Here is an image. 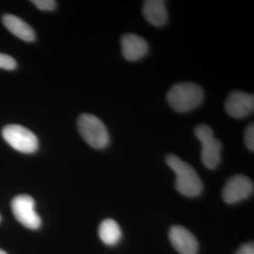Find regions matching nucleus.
<instances>
[{"label": "nucleus", "instance_id": "nucleus-18", "mask_svg": "<svg viewBox=\"0 0 254 254\" xmlns=\"http://www.w3.org/2000/svg\"><path fill=\"white\" fill-rule=\"evenodd\" d=\"M0 254H7V253H5L4 251H2V250H0Z\"/></svg>", "mask_w": 254, "mask_h": 254}, {"label": "nucleus", "instance_id": "nucleus-5", "mask_svg": "<svg viewBox=\"0 0 254 254\" xmlns=\"http://www.w3.org/2000/svg\"><path fill=\"white\" fill-rule=\"evenodd\" d=\"M2 136L9 146L23 154L35 153L39 147V140L35 134L19 125L4 127Z\"/></svg>", "mask_w": 254, "mask_h": 254}, {"label": "nucleus", "instance_id": "nucleus-9", "mask_svg": "<svg viewBox=\"0 0 254 254\" xmlns=\"http://www.w3.org/2000/svg\"><path fill=\"white\" fill-rule=\"evenodd\" d=\"M169 238L173 248L179 254H198V240L188 229L182 226H173L169 232Z\"/></svg>", "mask_w": 254, "mask_h": 254}, {"label": "nucleus", "instance_id": "nucleus-14", "mask_svg": "<svg viewBox=\"0 0 254 254\" xmlns=\"http://www.w3.org/2000/svg\"><path fill=\"white\" fill-rule=\"evenodd\" d=\"M17 66L15 60L9 55L0 53V68L4 70H14Z\"/></svg>", "mask_w": 254, "mask_h": 254}, {"label": "nucleus", "instance_id": "nucleus-17", "mask_svg": "<svg viewBox=\"0 0 254 254\" xmlns=\"http://www.w3.org/2000/svg\"><path fill=\"white\" fill-rule=\"evenodd\" d=\"M236 254H254V243H248L245 245L241 246Z\"/></svg>", "mask_w": 254, "mask_h": 254}, {"label": "nucleus", "instance_id": "nucleus-4", "mask_svg": "<svg viewBox=\"0 0 254 254\" xmlns=\"http://www.w3.org/2000/svg\"><path fill=\"white\" fill-rule=\"evenodd\" d=\"M195 136L201 144V161L209 170H215L220 162L221 142L214 136V132L207 125L195 128Z\"/></svg>", "mask_w": 254, "mask_h": 254}, {"label": "nucleus", "instance_id": "nucleus-1", "mask_svg": "<svg viewBox=\"0 0 254 254\" xmlns=\"http://www.w3.org/2000/svg\"><path fill=\"white\" fill-rule=\"evenodd\" d=\"M166 162L175 173V189L179 193L186 197L200 195L203 190V185L193 167L174 154L167 155Z\"/></svg>", "mask_w": 254, "mask_h": 254}, {"label": "nucleus", "instance_id": "nucleus-8", "mask_svg": "<svg viewBox=\"0 0 254 254\" xmlns=\"http://www.w3.org/2000/svg\"><path fill=\"white\" fill-rule=\"evenodd\" d=\"M225 109L234 118H245L254 112V96L242 91H235L228 97Z\"/></svg>", "mask_w": 254, "mask_h": 254}, {"label": "nucleus", "instance_id": "nucleus-19", "mask_svg": "<svg viewBox=\"0 0 254 254\" xmlns=\"http://www.w3.org/2000/svg\"><path fill=\"white\" fill-rule=\"evenodd\" d=\"M0 219H1V217H0Z\"/></svg>", "mask_w": 254, "mask_h": 254}, {"label": "nucleus", "instance_id": "nucleus-7", "mask_svg": "<svg viewBox=\"0 0 254 254\" xmlns=\"http://www.w3.org/2000/svg\"><path fill=\"white\" fill-rule=\"evenodd\" d=\"M254 183L245 175H235L225 184L222 197L228 204H235L251 197L254 193Z\"/></svg>", "mask_w": 254, "mask_h": 254}, {"label": "nucleus", "instance_id": "nucleus-2", "mask_svg": "<svg viewBox=\"0 0 254 254\" xmlns=\"http://www.w3.org/2000/svg\"><path fill=\"white\" fill-rule=\"evenodd\" d=\"M167 100L177 112H189L198 108L203 100V91L200 86L186 82L173 86L167 94Z\"/></svg>", "mask_w": 254, "mask_h": 254}, {"label": "nucleus", "instance_id": "nucleus-12", "mask_svg": "<svg viewBox=\"0 0 254 254\" xmlns=\"http://www.w3.org/2000/svg\"><path fill=\"white\" fill-rule=\"evenodd\" d=\"M2 21L6 28L19 39L25 42H33L35 40L34 30L24 20L12 14H5Z\"/></svg>", "mask_w": 254, "mask_h": 254}, {"label": "nucleus", "instance_id": "nucleus-16", "mask_svg": "<svg viewBox=\"0 0 254 254\" xmlns=\"http://www.w3.org/2000/svg\"><path fill=\"white\" fill-rule=\"evenodd\" d=\"M245 143L248 149L251 150L252 152L254 151V124H251L245 133Z\"/></svg>", "mask_w": 254, "mask_h": 254}, {"label": "nucleus", "instance_id": "nucleus-15", "mask_svg": "<svg viewBox=\"0 0 254 254\" xmlns=\"http://www.w3.org/2000/svg\"><path fill=\"white\" fill-rule=\"evenodd\" d=\"M37 8L41 10L50 11L54 10L57 7V2L54 0H33L31 1Z\"/></svg>", "mask_w": 254, "mask_h": 254}, {"label": "nucleus", "instance_id": "nucleus-13", "mask_svg": "<svg viewBox=\"0 0 254 254\" xmlns=\"http://www.w3.org/2000/svg\"><path fill=\"white\" fill-rule=\"evenodd\" d=\"M98 234L102 242L108 246H116L123 237V232L117 221L107 218L101 222Z\"/></svg>", "mask_w": 254, "mask_h": 254}, {"label": "nucleus", "instance_id": "nucleus-10", "mask_svg": "<svg viewBox=\"0 0 254 254\" xmlns=\"http://www.w3.org/2000/svg\"><path fill=\"white\" fill-rule=\"evenodd\" d=\"M121 45L123 55L129 62H136L142 59L149 50V46L142 37L128 33L122 37Z\"/></svg>", "mask_w": 254, "mask_h": 254}, {"label": "nucleus", "instance_id": "nucleus-3", "mask_svg": "<svg viewBox=\"0 0 254 254\" xmlns=\"http://www.w3.org/2000/svg\"><path fill=\"white\" fill-rule=\"evenodd\" d=\"M77 127L83 139L92 148L104 149L109 145V131L96 116L81 114L77 120Z\"/></svg>", "mask_w": 254, "mask_h": 254}, {"label": "nucleus", "instance_id": "nucleus-6", "mask_svg": "<svg viewBox=\"0 0 254 254\" xmlns=\"http://www.w3.org/2000/svg\"><path fill=\"white\" fill-rule=\"evenodd\" d=\"M11 210L15 218L25 227L37 230L42 220L35 211V200L28 195H18L11 200Z\"/></svg>", "mask_w": 254, "mask_h": 254}, {"label": "nucleus", "instance_id": "nucleus-11", "mask_svg": "<svg viewBox=\"0 0 254 254\" xmlns=\"http://www.w3.org/2000/svg\"><path fill=\"white\" fill-rule=\"evenodd\" d=\"M144 18L154 27H162L168 20L166 2L162 0H148L143 3Z\"/></svg>", "mask_w": 254, "mask_h": 254}]
</instances>
